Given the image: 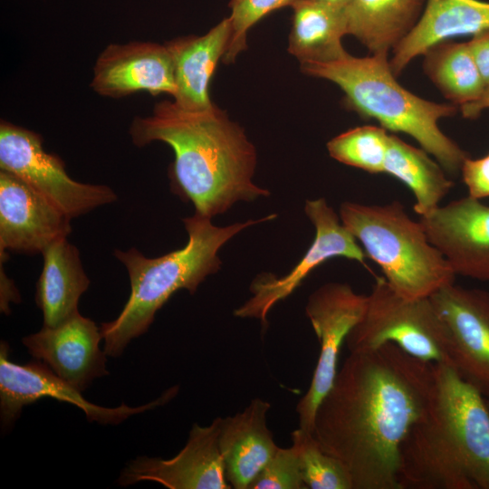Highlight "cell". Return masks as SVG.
I'll return each mask as SVG.
<instances>
[{"mask_svg": "<svg viewBox=\"0 0 489 489\" xmlns=\"http://www.w3.org/2000/svg\"><path fill=\"white\" fill-rule=\"evenodd\" d=\"M435 364L394 343L350 352L321 401L313 436L353 489H401V445L428 404Z\"/></svg>", "mask_w": 489, "mask_h": 489, "instance_id": "obj_1", "label": "cell"}, {"mask_svg": "<svg viewBox=\"0 0 489 489\" xmlns=\"http://www.w3.org/2000/svg\"><path fill=\"white\" fill-rule=\"evenodd\" d=\"M134 145L161 141L174 151L168 177L171 190L191 202L195 214L211 218L235 203L251 202L270 192L253 181L257 154L244 129L216 104L187 110L173 101L157 103L129 127Z\"/></svg>", "mask_w": 489, "mask_h": 489, "instance_id": "obj_2", "label": "cell"}, {"mask_svg": "<svg viewBox=\"0 0 489 489\" xmlns=\"http://www.w3.org/2000/svg\"><path fill=\"white\" fill-rule=\"evenodd\" d=\"M401 489H489V406L448 364H435L432 393L399 455Z\"/></svg>", "mask_w": 489, "mask_h": 489, "instance_id": "obj_3", "label": "cell"}, {"mask_svg": "<svg viewBox=\"0 0 489 489\" xmlns=\"http://www.w3.org/2000/svg\"><path fill=\"white\" fill-rule=\"evenodd\" d=\"M274 217L276 215H269L216 226L211 218L194 214L183 218L188 241L181 249L156 258H148L134 247L115 250L114 256L128 271L130 294L120 315L100 327L106 355L120 356L132 339L149 330L157 312L174 292L186 289L193 294L208 275L219 271L218 251L227 241L245 228Z\"/></svg>", "mask_w": 489, "mask_h": 489, "instance_id": "obj_4", "label": "cell"}, {"mask_svg": "<svg viewBox=\"0 0 489 489\" xmlns=\"http://www.w3.org/2000/svg\"><path fill=\"white\" fill-rule=\"evenodd\" d=\"M301 71L338 85L350 110L375 119L386 129L413 138L447 174L461 172L468 156L437 124L440 119L455 115L456 105L429 101L403 88L390 69L388 54L347 53L331 62L301 63Z\"/></svg>", "mask_w": 489, "mask_h": 489, "instance_id": "obj_5", "label": "cell"}, {"mask_svg": "<svg viewBox=\"0 0 489 489\" xmlns=\"http://www.w3.org/2000/svg\"><path fill=\"white\" fill-rule=\"evenodd\" d=\"M340 217L399 295L430 297L455 283L456 274L448 262L428 240L420 221L411 219L398 201L386 205L346 201L340 205Z\"/></svg>", "mask_w": 489, "mask_h": 489, "instance_id": "obj_6", "label": "cell"}, {"mask_svg": "<svg viewBox=\"0 0 489 489\" xmlns=\"http://www.w3.org/2000/svg\"><path fill=\"white\" fill-rule=\"evenodd\" d=\"M345 341L350 352L391 342L422 360L449 365L446 327L430 298H405L384 277L376 278L366 312Z\"/></svg>", "mask_w": 489, "mask_h": 489, "instance_id": "obj_7", "label": "cell"}, {"mask_svg": "<svg viewBox=\"0 0 489 489\" xmlns=\"http://www.w3.org/2000/svg\"><path fill=\"white\" fill-rule=\"evenodd\" d=\"M0 169L19 177L71 218L117 200L108 186L72 179L63 161L43 149L41 135L5 120L0 124Z\"/></svg>", "mask_w": 489, "mask_h": 489, "instance_id": "obj_8", "label": "cell"}, {"mask_svg": "<svg viewBox=\"0 0 489 489\" xmlns=\"http://www.w3.org/2000/svg\"><path fill=\"white\" fill-rule=\"evenodd\" d=\"M367 304L368 295L357 293L341 283H328L309 296L305 312L321 349L310 387L296 407L301 429L313 433L317 408L338 373L341 345L362 319Z\"/></svg>", "mask_w": 489, "mask_h": 489, "instance_id": "obj_9", "label": "cell"}, {"mask_svg": "<svg viewBox=\"0 0 489 489\" xmlns=\"http://www.w3.org/2000/svg\"><path fill=\"white\" fill-rule=\"evenodd\" d=\"M304 211L315 228L310 248L286 275L258 274L250 285L252 297L235 310L236 317L257 319L266 326L270 310L294 292L313 269L333 257H345L366 266L364 249L324 198L307 200Z\"/></svg>", "mask_w": 489, "mask_h": 489, "instance_id": "obj_10", "label": "cell"}, {"mask_svg": "<svg viewBox=\"0 0 489 489\" xmlns=\"http://www.w3.org/2000/svg\"><path fill=\"white\" fill-rule=\"evenodd\" d=\"M10 349L5 341L0 346V416L4 427L18 418L24 406L43 398H52L81 408L89 421L119 424L129 417L161 406L178 392L174 386L160 398L140 407L122 404L114 408H103L87 401L81 391L58 377L42 361L16 364L9 359Z\"/></svg>", "mask_w": 489, "mask_h": 489, "instance_id": "obj_11", "label": "cell"}, {"mask_svg": "<svg viewBox=\"0 0 489 489\" xmlns=\"http://www.w3.org/2000/svg\"><path fill=\"white\" fill-rule=\"evenodd\" d=\"M445 324L449 365L489 396V292L447 284L430 297Z\"/></svg>", "mask_w": 489, "mask_h": 489, "instance_id": "obj_12", "label": "cell"}, {"mask_svg": "<svg viewBox=\"0 0 489 489\" xmlns=\"http://www.w3.org/2000/svg\"><path fill=\"white\" fill-rule=\"evenodd\" d=\"M456 275L489 282V206L470 196L419 218Z\"/></svg>", "mask_w": 489, "mask_h": 489, "instance_id": "obj_13", "label": "cell"}, {"mask_svg": "<svg viewBox=\"0 0 489 489\" xmlns=\"http://www.w3.org/2000/svg\"><path fill=\"white\" fill-rule=\"evenodd\" d=\"M222 417L208 426L195 423L186 446L174 457L139 456L121 472L119 484L130 485L140 481L157 482L168 489H229L219 450Z\"/></svg>", "mask_w": 489, "mask_h": 489, "instance_id": "obj_14", "label": "cell"}, {"mask_svg": "<svg viewBox=\"0 0 489 489\" xmlns=\"http://www.w3.org/2000/svg\"><path fill=\"white\" fill-rule=\"evenodd\" d=\"M71 219L19 177L0 170V251L42 254L67 238Z\"/></svg>", "mask_w": 489, "mask_h": 489, "instance_id": "obj_15", "label": "cell"}, {"mask_svg": "<svg viewBox=\"0 0 489 489\" xmlns=\"http://www.w3.org/2000/svg\"><path fill=\"white\" fill-rule=\"evenodd\" d=\"M91 87L99 95L113 99L139 91L174 97L170 53L165 44L152 42L109 44L95 62Z\"/></svg>", "mask_w": 489, "mask_h": 489, "instance_id": "obj_16", "label": "cell"}, {"mask_svg": "<svg viewBox=\"0 0 489 489\" xmlns=\"http://www.w3.org/2000/svg\"><path fill=\"white\" fill-rule=\"evenodd\" d=\"M101 339L95 322L78 312L55 327L43 326L24 337L23 343L32 356L82 392L96 378L109 374L106 353L99 347Z\"/></svg>", "mask_w": 489, "mask_h": 489, "instance_id": "obj_17", "label": "cell"}, {"mask_svg": "<svg viewBox=\"0 0 489 489\" xmlns=\"http://www.w3.org/2000/svg\"><path fill=\"white\" fill-rule=\"evenodd\" d=\"M270 408L255 398L242 412L221 418L218 445L232 488L248 489L279 447L267 427Z\"/></svg>", "mask_w": 489, "mask_h": 489, "instance_id": "obj_18", "label": "cell"}, {"mask_svg": "<svg viewBox=\"0 0 489 489\" xmlns=\"http://www.w3.org/2000/svg\"><path fill=\"white\" fill-rule=\"evenodd\" d=\"M489 30V2L483 0H427L412 30L392 50L388 60L398 76L408 63L433 45L453 37Z\"/></svg>", "mask_w": 489, "mask_h": 489, "instance_id": "obj_19", "label": "cell"}, {"mask_svg": "<svg viewBox=\"0 0 489 489\" xmlns=\"http://www.w3.org/2000/svg\"><path fill=\"white\" fill-rule=\"evenodd\" d=\"M231 37L229 17L206 34L188 35L165 43L173 63L176 94L173 101L187 110H204L215 103L209 84L217 63L223 60Z\"/></svg>", "mask_w": 489, "mask_h": 489, "instance_id": "obj_20", "label": "cell"}, {"mask_svg": "<svg viewBox=\"0 0 489 489\" xmlns=\"http://www.w3.org/2000/svg\"><path fill=\"white\" fill-rule=\"evenodd\" d=\"M43 267L36 284L35 301L43 314V326L55 327L78 312V302L90 279L78 248L67 238L50 244L43 253Z\"/></svg>", "mask_w": 489, "mask_h": 489, "instance_id": "obj_21", "label": "cell"}, {"mask_svg": "<svg viewBox=\"0 0 489 489\" xmlns=\"http://www.w3.org/2000/svg\"><path fill=\"white\" fill-rule=\"evenodd\" d=\"M287 50L300 63L331 62L345 56V7L321 0H295Z\"/></svg>", "mask_w": 489, "mask_h": 489, "instance_id": "obj_22", "label": "cell"}, {"mask_svg": "<svg viewBox=\"0 0 489 489\" xmlns=\"http://www.w3.org/2000/svg\"><path fill=\"white\" fill-rule=\"evenodd\" d=\"M427 0H350L347 34L372 54H388L422 14Z\"/></svg>", "mask_w": 489, "mask_h": 489, "instance_id": "obj_23", "label": "cell"}, {"mask_svg": "<svg viewBox=\"0 0 489 489\" xmlns=\"http://www.w3.org/2000/svg\"><path fill=\"white\" fill-rule=\"evenodd\" d=\"M383 173L404 183L413 193L415 212L424 216L440 206L453 182L446 172L423 149H417L394 134L389 135Z\"/></svg>", "mask_w": 489, "mask_h": 489, "instance_id": "obj_24", "label": "cell"}, {"mask_svg": "<svg viewBox=\"0 0 489 489\" xmlns=\"http://www.w3.org/2000/svg\"><path fill=\"white\" fill-rule=\"evenodd\" d=\"M423 55L424 72L452 104L462 106L484 94L485 85L468 42L444 41Z\"/></svg>", "mask_w": 489, "mask_h": 489, "instance_id": "obj_25", "label": "cell"}, {"mask_svg": "<svg viewBox=\"0 0 489 489\" xmlns=\"http://www.w3.org/2000/svg\"><path fill=\"white\" fill-rule=\"evenodd\" d=\"M389 134L382 127L350 129L327 143L330 156L337 161L371 174L383 173Z\"/></svg>", "mask_w": 489, "mask_h": 489, "instance_id": "obj_26", "label": "cell"}, {"mask_svg": "<svg viewBox=\"0 0 489 489\" xmlns=\"http://www.w3.org/2000/svg\"><path fill=\"white\" fill-rule=\"evenodd\" d=\"M291 436L307 489H353L346 467L320 446L312 433L298 427Z\"/></svg>", "mask_w": 489, "mask_h": 489, "instance_id": "obj_27", "label": "cell"}, {"mask_svg": "<svg viewBox=\"0 0 489 489\" xmlns=\"http://www.w3.org/2000/svg\"><path fill=\"white\" fill-rule=\"evenodd\" d=\"M294 1L230 0L228 6L231 8V37L222 62L226 64L235 62L240 53L247 48L248 31L271 12L291 6Z\"/></svg>", "mask_w": 489, "mask_h": 489, "instance_id": "obj_28", "label": "cell"}, {"mask_svg": "<svg viewBox=\"0 0 489 489\" xmlns=\"http://www.w3.org/2000/svg\"><path fill=\"white\" fill-rule=\"evenodd\" d=\"M248 489H307L294 446L278 447Z\"/></svg>", "mask_w": 489, "mask_h": 489, "instance_id": "obj_29", "label": "cell"}, {"mask_svg": "<svg viewBox=\"0 0 489 489\" xmlns=\"http://www.w3.org/2000/svg\"><path fill=\"white\" fill-rule=\"evenodd\" d=\"M461 174L468 196L477 199L489 197V153L476 159L466 158Z\"/></svg>", "mask_w": 489, "mask_h": 489, "instance_id": "obj_30", "label": "cell"}, {"mask_svg": "<svg viewBox=\"0 0 489 489\" xmlns=\"http://www.w3.org/2000/svg\"><path fill=\"white\" fill-rule=\"evenodd\" d=\"M468 44L485 90L489 89V30L473 35Z\"/></svg>", "mask_w": 489, "mask_h": 489, "instance_id": "obj_31", "label": "cell"}, {"mask_svg": "<svg viewBox=\"0 0 489 489\" xmlns=\"http://www.w3.org/2000/svg\"><path fill=\"white\" fill-rule=\"evenodd\" d=\"M0 283H1V312L8 314L10 312L9 302H20V294L15 288L13 281L7 277L3 264L0 267Z\"/></svg>", "mask_w": 489, "mask_h": 489, "instance_id": "obj_32", "label": "cell"}, {"mask_svg": "<svg viewBox=\"0 0 489 489\" xmlns=\"http://www.w3.org/2000/svg\"><path fill=\"white\" fill-rule=\"evenodd\" d=\"M489 108V89L475 101L460 106L462 115L466 119H475L484 109Z\"/></svg>", "mask_w": 489, "mask_h": 489, "instance_id": "obj_33", "label": "cell"}, {"mask_svg": "<svg viewBox=\"0 0 489 489\" xmlns=\"http://www.w3.org/2000/svg\"><path fill=\"white\" fill-rule=\"evenodd\" d=\"M338 6L345 7L350 0H321Z\"/></svg>", "mask_w": 489, "mask_h": 489, "instance_id": "obj_34", "label": "cell"}, {"mask_svg": "<svg viewBox=\"0 0 489 489\" xmlns=\"http://www.w3.org/2000/svg\"><path fill=\"white\" fill-rule=\"evenodd\" d=\"M486 398V401H487V404L489 406V396L488 397H485Z\"/></svg>", "mask_w": 489, "mask_h": 489, "instance_id": "obj_35", "label": "cell"}]
</instances>
